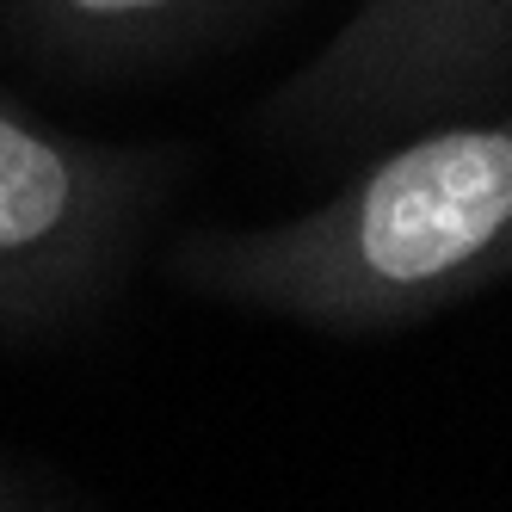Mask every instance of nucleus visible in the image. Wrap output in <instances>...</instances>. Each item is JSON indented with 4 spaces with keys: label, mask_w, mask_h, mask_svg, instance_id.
<instances>
[{
    "label": "nucleus",
    "mask_w": 512,
    "mask_h": 512,
    "mask_svg": "<svg viewBox=\"0 0 512 512\" xmlns=\"http://www.w3.org/2000/svg\"><path fill=\"white\" fill-rule=\"evenodd\" d=\"M173 278L315 334H395L512 278V93L358 155L334 198L266 229H192Z\"/></svg>",
    "instance_id": "nucleus-1"
},
{
    "label": "nucleus",
    "mask_w": 512,
    "mask_h": 512,
    "mask_svg": "<svg viewBox=\"0 0 512 512\" xmlns=\"http://www.w3.org/2000/svg\"><path fill=\"white\" fill-rule=\"evenodd\" d=\"M179 149L56 130L0 87V334H62L118 297Z\"/></svg>",
    "instance_id": "nucleus-2"
},
{
    "label": "nucleus",
    "mask_w": 512,
    "mask_h": 512,
    "mask_svg": "<svg viewBox=\"0 0 512 512\" xmlns=\"http://www.w3.org/2000/svg\"><path fill=\"white\" fill-rule=\"evenodd\" d=\"M512 93V0H358L266 99V130L315 155H371L432 118Z\"/></svg>",
    "instance_id": "nucleus-3"
},
{
    "label": "nucleus",
    "mask_w": 512,
    "mask_h": 512,
    "mask_svg": "<svg viewBox=\"0 0 512 512\" xmlns=\"http://www.w3.org/2000/svg\"><path fill=\"white\" fill-rule=\"evenodd\" d=\"M272 0H0V38L31 68L118 81L204 50Z\"/></svg>",
    "instance_id": "nucleus-4"
},
{
    "label": "nucleus",
    "mask_w": 512,
    "mask_h": 512,
    "mask_svg": "<svg viewBox=\"0 0 512 512\" xmlns=\"http://www.w3.org/2000/svg\"><path fill=\"white\" fill-rule=\"evenodd\" d=\"M7 506H31V488H25V475H19V469L0 463V512H7Z\"/></svg>",
    "instance_id": "nucleus-5"
}]
</instances>
